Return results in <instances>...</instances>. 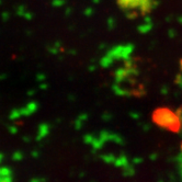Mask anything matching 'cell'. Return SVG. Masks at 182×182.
Segmentation results:
<instances>
[{"mask_svg": "<svg viewBox=\"0 0 182 182\" xmlns=\"http://www.w3.org/2000/svg\"><path fill=\"white\" fill-rule=\"evenodd\" d=\"M3 160H4V154L0 153V165H1V163H3Z\"/></svg>", "mask_w": 182, "mask_h": 182, "instance_id": "10", "label": "cell"}, {"mask_svg": "<svg viewBox=\"0 0 182 182\" xmlns=\"http://www.w3.org/2000/svg\"><path fill=\"white\" fill-rule=\"evenodd\" d=\"M0 182H13L12 176H0Z\"/></svg>", "mask_w": 182, "mask_h": 182, "instance_id": "6", "label": "cell"}, {"mask_svg": "<svg viewBox=\"0 0 182 182\" xmlns=\"http://www.w3.org/2000/svg\"><path fill=\"white\" fill-rule=\"evenodd\" d=\"M31 182H45V180H44V179H36V178H34V179H32V180H31Z\"/></svg>", "mask_w": 182, "mask_h": 182, "instance_id": "9", "label": "cell"}, {"mask_svg": "<svg viewBox=\"0 0 182 182\" xmlns=\"http://www.w3.org/2000/svg\"><path fill=\"white\" fill-rule=\"evenodd\" d=\"M0 176H12V170L7 166H0Z\"/></svg>", "mask_w": 182, "mask_h": 182, "instance_id": "4", "label": "cell"}, {"mask_svg": "<svg viewBox=\"0 0 182 182\" xmlns=\"http://www.w3.org/2000/svg\"><path fill=\"white\" fill-rule=\"evenodd\" d=\"M31 156H32L33 158H39V157H40V152H37V150H34V152H32Z\"/></svg>", "mask_w": 182, "mask_h": 182, "instance_id": "7", "label": "cell"}, {"mask_svg": "<svg viewBox=\"0 0 182 182\" xmlns=\"http://www.w3.org/2000/svg\"><path fill=\"white\" fill-rule=\"evenodd\" d=\"M9 130H10V132L12 133V134H15V133L18 132V130H17V127H15V126H10V128H9Z\"/></svg>", "mask_w": 182, "mask_h": 182, "instance_id": "8", "label": "cell"}, {"mask_svg": "<svg viewBox=\"0 0 182 182\" xmlns=\"http://www.w3.org/2000/svg\"><path fill=\"white\" fill-rule=\"evenodd\" d=\"M153 120L157 125L171 132H178L181 127L180 116L167 108L157 109L153 114Z\"/></svg>", "mask_w": 182, "mask_h": 182, "instance_id": "2", "label": "cell"}, {"mask_svg": "<svg viewBox=\"0 0 182 182\" xmlns=\"http://www.w3.org/2000/svg\"><path fill=\"white\" fill-rule=\"evenodd\" d=\"M48 132H50V126L47 124H41L39 126V132H37V141H41L44 137H46L48 135Z\"/></svg>", "mask_w": 182, "mask_h": 182, "instance_id": "3", "label": "cell"}, {"mask_svg": "<svg viewBox=\"0 0 182 182\" xmlns=\"http://www.w3.org/2000/svg\"><path fill=\"white\" fill-rule=\"evenodd\" d=\"M23 153L22 152H15L12 154V156H11V158H12L13 161H15V163H20V161L23 159Z\"/></svg>", "mask_w": 182, "mask_h": 182, "instance_id": "5", "label": "cell"}, {"mask_svg": "<svg viewBox=\"0 0 182 182\" xmlns=\"http://www.w3.org/2000/svg\"><path fill=\"white\" fill-rule=\"evenodd\" d=\"M120 10L130 19L145 17L155 9L157 0H116Z\"/></svg>", "mask_w": 182, "mask_h": 182, "instance_id": "1", "label": "cell"}]
</instances>
